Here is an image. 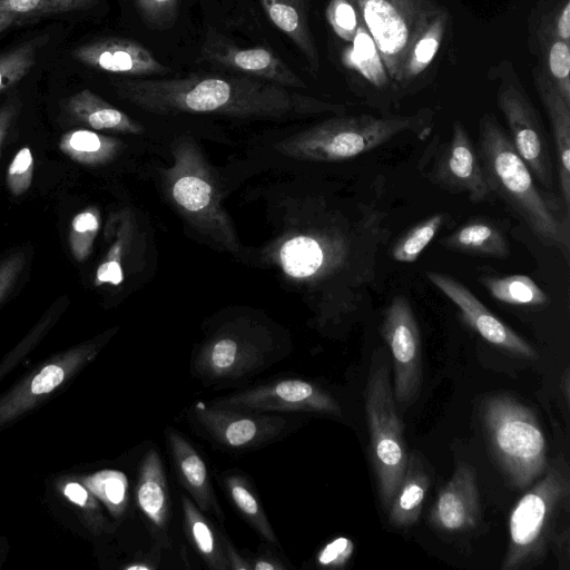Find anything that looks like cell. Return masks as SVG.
<instances>
[{"instance_id":"cell-31","label":"cell","mask_w":570,"mask_h":570,"mask_svg":"<svg viewBox=\"0 0 570 570\" xmlns=\"http://www.w3.org/2000/svg\"><path fill=\"white\" fill-rule=\"evenodd\" d=\"M448 21L449 16L444 11L431 21L414 42L405 65L402 88H406L433 61L443 40Z\"/></svg>"},{"instance_id":"cell-47","label":"cell","mask_w":570,"mask_h":570,"mask_svg":"<svg viewBox=\"0 0 570 570\" xmlns=\"http://www.w3.org/2000/svg\"><path fill=\"white\" fill-rule=\"evenodd\" d=\"M223 546L225 556L228 563V569L232 570H252V562L244 559L229 542V540L223 535Z\"/></svg>"},{"instance_id":"cell-12","label":"cell","mask_w":570,"mask_h":570,"mask_svg":"<svg viewBox=\"0 0 570 570\" xmlns=\"http://www.w3.org/2000/svg\"><path fill=\"white\" fill-rule=\"evenodd\" d=\"M209 403L258 413H318L342 416V407L331 392L315 382L299 377L273 380L213 399Z\"/></svg>"},{"instance_id":"cell-22","label":"cell","mask_w":570,"mask_h":570,"mask_svg":"<svg viewBox=\"0 0 570 570\" xmlns=\"http://www.w3.org/2000/svg\"><path fill=\"white\" fill-rule=\"evenodd\" d=\"M532 73L551 126L560 197L570 210V105L564 101L541 66L535 67Z\"/></svg>"},{"instance_id":"cell-28","label":"cell","mask_w":570,"mask_h":570,"mask_svg":"<svg viewBox=\"0 0 570 570\" xmlns=\"http://www.w3.org/2000/svg\"><path fill=\"white\" fill-rule=\"evenodd\" d=\"M114 137L88 129H75L61 136L59 148L72 160L82 165H104L111 161L122 148Z\"/></svg>"},{"instance_id":"cell-45","label":"cell","mask_w":570,"mask_h":570,"mask_svg":"<svg viewBox=\"0 0 570 570\" xmlns=\"http://www.w3.org/2000/svg\"><path fill=\"white\" fill-rule=\"evenodd\" d=\"M569 527L566 525L562 529H558L550 544V549L553 550L559 561V568L563 570L569 569Z\"/></svg>"},{"instance_id":"cell-36","label":"cell","mask_w":570,"mask_h":570,"mask_svg":"<svg viewBox=\"0 0 570 570\" xmlns=\"http://www.w3.org/2000/svg\"><path fill=\"white\" fill-rule=\"evenodd\" d=\"M99 0H0V12L14 16L22 23L50 16L91 9Z\"/></svg>"},{"instance_id":"cell-8","label":"cell","mask_w":570,"mask_h":570,"mask_svg":"<svg viewBox=\"0 0 570 570\" xmlns=\"http://www.w3.org/2000/svg\"><path fill=\"white\" fill-rule=\"evenodd\" d=\"M171 154L174 161L165 170V183L173 203L196 229L235 253L236 232L198 146L191 138L181 137L173 145Z\"/></svg>"},{"instance_id":"cell-23","label":"cell","mask_w":570,"mask_h":570,"mask_svg":"<svg viewBox=\"0 0 570 570\" xmlns=\"http://www.w3.org/2000/svg\"><path fill=\"white\" fill-rule=\"evenodd\" d=\"M430 483L431 473L421 453L409 452L403 479L387 510L392 527L406 529L419 520Z\"/></svg>"},{"instance_id":"cell-17","label":"cell","mask_w":570,"mask_h":570,"mask_svg":"<svg viewBox=\"0 0 570 570\" xmlns=\"http://www.w3.org/2000/svg\"><path fill=\"white\" fill-rule=\"evenodd\" d=\"M96 344H85L56 356L29 374L0 399V426L36 406L69 380L98 353Z\"/></svg>"},{"instance_id":"cell-18","label":"cell","mask_w":570,"mask_h":570,"mask_svg":"<svg viewBox=\"0 0 570 570\" xmlns=\"http://www.w3.org/2000/svg\"><path fill=\"white\" fill-rule=\"evenodd\" d=\"M71 55L91 69L126 77L140 78L170 72L148 49L130 39H96L78 46Z\"/></svg>"},{"instance_id":"cell-11","label":"cell","mask_w":570,"mask_h":570,"mask_svg":"<svg viewBox=\"0 0 570 570\" xmlns=\"http://www.w3.org/2000/svg\"><path fill=\"white\" fill-rule=\"evenodd\" d=\"M380 331L392 354L396 407L405 411L420 395L423 363L419 324L404 295L395 296L386 306Z\"/></svg>"},{"instance_id":"cell-49","label":"cell","mask_w":570,"mask_h":570,"mask_svg":"<svg viewBox=\"0 0 570 570\" xmlns=\"http://www.w3.org/2000/svg\"><path fill=\"white\" fill-rule=\"evenodd\" d=\"M286 568L287 567L274 556L261 554L252 562V569L254 570H285Z\"/></svg>"},{"instance_id":"cell-21","label":"cell","mask_w":570,"mask_h":570,"mask_svg":"<svg viewBox=\"0 0 570 570\" xmlns=\"http://www.w3.org/2000/svg\"><path fill=\"white\" fill-rule=\"evenodd\" d=\"M165 434L176 474L190 499L205 514H210L224 523V513L202 455L185 435L174 428H167Z\"/></svg>"},{"instance_id":"cell-44","label":"cell","mask_w":570,"mask_h":570,"mask_svg":"<svg viewBox=\"0 0 570 570\" xmlns=\"http://www.w3.org/2000/svg\"><path fill=\"white\" fill-rule=\"evenodd\" d=\"M354 550L353 542L344 537L336 538L327 543L317 556V563L327 568L343 567Z\"/></svg>"},{"instance_id":"cell-35","label":"cell","mask_w":570,"mask_h":570,"mask_svg":"<svg viewBox=\"0 0 570 570\" xmlns=\"http://www.w3.org/2000/svg\"><path fill=\"white\" fill-rule=\"evenodd\" d=\"M450 218L446 213H436L417 223L394 243L391 257L400 263H414Z\"/></svg>"},{"instance_id":"cell-39","label":"cell","mask_w":570,"mask_h":570,"mask_svg":"<svg viewBox=\"0 0 570 570\" xmlns=\"http://www.w3.org/2000/svg\"><path fill=\"white\" fill-rule=\"evenodd\" d=\"M58 487L67 500L80 509L87 528L95 535L110 531V524L102 514L98 499L81 482L59 481Z\"/></svg>"},{"instance_id":"cell-14","label":"cell","mask_w":570,"mask_h":570,"mask_svg":"<svg viewBox=\"0 0 570 570\" xmlns=\"http://www.w3.org/2000/svg\"><path fill=\"white\" fill-rule=\"evenodd\" d=\"M429 177L448 191L465 194L473 204L492 202L495 198L488 184L476 146L459 120L453 122L451 138L440 148Z\"/></svg>"},{"instance_id":"cell-5","label":"cell","mask_w":570,"mask_h":570,"mask_svg":"<svg viewBox=\"0 0 570 570\" xmlns=\"http://www.w3.org/2000/svg\"><path fill=\"white\" fill-rule=\"evenodd\" d=\"M423 124L420 115H336L277 141L274 149L297 160L341 161L375 149Z\"/></svg>"},{"instance_id":"cell-20","label":"cell","mask_w":570,"mask_h":570,"mask_svg":"<svg viewBox=\"0 0 570 570\" xmlns=\"http://www.w3.org/2000/svg\"><path fill=\"white\" fill-rule=\"evenodd\" d=\"M136 502L160 548H170V503L166 471L156 448H150L139 465Z\"/></svg>"},{"instance_id":"cell-42","label":"cell","mask_w":570,"mask_h":570,"mask_svg":"<svg viewBox=\"0 0 570 570\" xmlns=\"http://www.w3.org/2000/svg\"><path fill=\"white\" fill-rule=\"evenodd\" d=\"M145 23L154 29L168 28L177 16L178 0H135Z\"/></svg>"},{"instance_id":"cell-27","label":"cell","mask_w":570,"mask_h":570,"mask_svg":"<svg viewBox=\"0 0 570 570\" xmlns=\"http://www.w3.org/2000/svg\"><path fill=\"white\" fill-rule=\"evenodd\" d=\"M187 537L206 566L214 570H227L228 563L223 546V535L213 527L206 514L190 497H180Z\"/></svg>"},{"instance_id":"cell-29","label":"cell","mask_w":570,"mask_h":570,"mask_svg":"<svg viewBox=\"0 0 570 570\" xmlns=\"http://www.w3.org/2000/svg\"><path fill=\"white\" fill-rule=\"evenodd\" d=\"M224 485L230 501L247 523L271 544L279 546L278 538L252 484L240 473H228Z\"/></svg>"},{"instance_id":"cell-51","label":"cell","mask_w":570,"mask_h":570,"mask_svg":"<svg viewBox=\"0 0 570 570\" xmlns=\"http://www.w3.org/2000/svg\"><path fill=\"white\" fill-rule=\"evenodd\" d=\"M22 22L17 19L14 16L7 13V12H0V33L3 31L10 29L11 27L21 26Z\"/></svg>"},{"instance_id":"cell-4","label":"cell","mask_w":570,"mask_h":570,"mask_svg":"<svg viewBox=\"0 0 570 570\" xmlns=\"http://www.w3.org/2000/svg\"><path fill=\"white\" fill-rule=\"evenodd\" d=\"M569 498L570 468L561 453L511 511L501 570L530 569L544 561Z\"/></svg>"},{"instance_id":"cell-41","label":"cell","mask_w":570,"mask_h":570,"mask_svg":"<svg viewBox=\"0 0 570 570\" xmlns=\"http://www.w3.org/2000/svg\"><path fill=\"white\" fill-rule=\"evenodd\" d=\"M326 17L335 33L352 41L357 29L358 16L351 0H331Z\"/></svg>"},{"instance_id":"cell-24","label":"cell","mask_w":570,"mask_h":570,"mask_svg":"<svg viewBox=\"0 0 570 570\" xmlns=\"http://www.w3.org/2000/svg\"><path fill=\"white\" fill-rule=\"evenodd\" d=\"M440 244L451 250L484 257L507 258L509 240L501 227L488 217H472Z\"/></svg>"},{"instance_id":"cell-6","label":"cell","mask_w":570,"mask_h":570,"mask_svg":"<svg viewBox=\"0 0 570 570\" xmlns=\"http://www.w3.org/2000/svg\"><path fill=\"white\" fill-rule=\"evenodd\" d=\"M482 419L493 458L505 479L522 490L547 470V442L534 412L507 395L490 396Z\"/></svg>"},{"instance_id":"cell-43","label":"cell","mask_w":570,"mask_h":570,"mask_svg":"<svg viewBox=\"0 0 570 570\" xmlns=\"http://www.w3.org/2000/svg\"><path fill=\"white\" fill-rule=\"evenodd\" d=\"M32 173V154L28 147H23L16 154L7 171V185L10 191L16 196L26 193L31 185Z\"/></svg>"},{"instance_id":"cell-38","label":"cell","mask_w":570,"mask_h":570,"mask_svg":"<svg viewBox=\"0 0 570 570\" xmlns=\"http://www.w3.org/2000/svg\"><path fill=\"white\" fill-rule=\"evenodd\" d=\"M132 238L130 219L124 218L115 240L96 271L95 285H119L124 281L122 261Z\"/></svg>"},{"instance_id":"cell-16","label":"cell","mask_w":570,"mask_h":570,"mask_svg":"<svg viewBox=\"0 0 570 570\" xmlns=\"http://www.w3.org/2000/svg\"><path fill=\"white\" fill-rule=\"evenodd\" d=\"M426 276L456 305L464 322L487 342L515 357L538 358L533 346L497 317L459 279L440 272H429Z\"/></svg>"},{"instance_id":"cell-9","label":"cell","mask_w":570,"mask_h":570,"mask_svg":"<svg viewBox=\"0 0 570 570\" xmlns=\"http://www.w3.org/2000/svg\"><path fill=\"white\" fill-rule=\"evenodd\" d=\"M371 35L387 77L400 87L410 51L444 10L434 0H351Z\"/></svg>"},{"instance_id":"cell-37","label":"cell","mask_w":570,"mask_h":570,"mask_svg":"<svg viewBox=\"0 0 570 570\" xmlns=\"http://www.w3.org/2000/svg\"><path fill=\"white\" fill-rule=\"evenodd\" d=\"M352 42L353 61L356 68L375 87L383 88L387 83V76H385L386 72L376 46L360 18Z\"/></svg>"},{"instance_id":"cell-7","label":"cell","mask_w":570,"mask_h":570,"mask_svg":"<svg viewBox=\"0 0 570 570\" xmlns=\"http://www.w3.org/2000/svg\"><path fill=\"white\" fill-rule=\"evenodd\" d=\"M391 365L385 350L371 358L364 390V407L370 433L371 460L381 505L387 512L403 479L409 451L396 407Z\"/></svg>"},{"instance_id":"cell-32","label":"cell","mask_w":570,"mask_h":570,"mask_svg":"<svg viewBox=\"0 0 570 570\" xmlns=\"http://www.w3.org/2000/svg\"><path fill=\"white\" fill-rule=\"evenodd\" d=\"M544 27L540 32L544 63L542 68L564 101L570 105V43L561 40L553 28Z\"/></svg>"},{"instance_id":"cell-50","label":"cell","mask_w":570,"mask_h":570,"mask_svg":"<svg viewBox=\"0 0 570 570\" xmlns=\"http://www.w3.org/2000/svg\"><path fill=\"white\" fill-rule=\"evenodd\" d=\"M18 265H20V261L13 259L0 268V299L4 291L7 289L10 281L13 279L18 269Z\"/></svg>"},{"instance_id":"cell-10","label":"cell","mask_w":570,"mask_h":570,"mask_svg":"<svg viewBox=\"0 0 570 570\" xmlns=\"http://www.w3.org/2000/svg\"><path fill=\"white\" fill-rule=\"evenodd\" d=\"M195 424L217 445L249 450L272 443L296 429L297 421L279 413L220 407L198 401L191 406Z\"/></svg>"},{"instance_id":"cell-3","label":"cell","mask_w":570,"mask_h":570,"mask_svg":"<svg viewBox=\"0 0 570 570\" xmlns=\"http://www.w3.org/2000/svg\"><path fill=\"white\" fill-rule=\"evenodd\" d=\"M291 352L288 343L262 323L235 320L208 333L193 353L190 376L205 386L253 377Z\"/></svg>"},{"instance_id":"cell-1","label":"cell","mask_w":570,"mask_h":570,"mask_svg":"<svg viewBox=\"0 0 570 570\" xmlns=\"http://www.w3.org/2000/svg\"><path fill=\"white\" fill-rule=\"evenodd\" d=\"M112 86L121 99L160 116L208 114L285 119L345 111L343 105L245 75L195 72L177 78H125L115 80Z\"/></svg>"},{"instance_id":"cell-15","label":"cell","mask_w":570,"mask_h":570,"mask_svg":"<svg viewBox=\"0 0 570 570\" xmlns=\"http://www.w3.org/2000/svg\"><path fill=\"white\" fill-rule=\"evenodd\" d=\"M197 60L287 88H306L303 79L272 50L242 48L213 28L207 30Z\"/></svg>"},{"instance_id":"cell-48","label":"cell","mask_w":570,"mask_h":570,"mask_svg":"<svg viewBox=\"0 0 570 570\" xmlns=\"http://www.w3.org/2000/svg\"><path fill=\"white\" fill-rule=\"evenodd\" d=\"M556 35L567 43H570V1L563 3L556 23L553 26Z\"/></svg>"},{"instance_id":"cell-34","label":"cell","mask_w":570,"mask_h":570,"mask_svg":"<svg viewBox=\"0 0 570 570\" xmlns=\"http://www.w3.org/2000/svg\"><path fill=\"white\" fill-rule=\"evenodd\" d=\"M81 483L100 500L114 518L120 519L128 504V481L116 470H102L81 478Z\"/></svg>"},{"instance_id":"cell-40","label":"cell","mask_w":570,"mask_h":570,"mask_svg":"<svg viewBox=\"0 0 570 570\" xmlns=\"http://www.w3.org/2000/svg\"><path fill=\"white\" fill-rule=\"evenodd\" d=\"M99 226L100 217L96 208H87L72 218L69 243L71 253L78 262H83L90 255Z\"/></svg>"},{"instance_id":"cell-19","label":"cell","mask_w":570,"mask_h":570,"mask_svg":"<svg viewBox=\"0 0 570 570\" xmlns=\"http://www.w3.org/2000/svg\"><path fill=\"white\" fill-rule=\"evenodd\" d=\"M479 517L480 494L475 470L466 462H461L438 493L430 522L440 531L460 532L474 528Z\"/></svg>"},{"instance_id":"cell-25","label":"cell","mask_w":570,"mask_h":570,"mask_svg":"<svg viewBox=\"0 0 570 570\" xmlns=\"http://www.w3.org/2000/svg\"><path fill=\"white\" fill-rule=\"evenodd\" d=\"M275 27L299 49L313 71L320 69V56L308 23L305 0H261Z\"/></svg>"},{"instance_id":"cell-26","label":"cell","mask_w":570,"mask_h":570,"mask_svg":"<svg viewBox=\"0 0 570 570\" xmlns=\"http://www.w3.org/2000/svg\"><path fill=\"white\" fill-rule=\"evenodd\" d=\"M66 108L73 118L96 130L134 135L145 130L140 122L89 89H82L72 95L67 100Z\"/></svg>"},{"instance_id":"cell-13","label":"cell","mask_w":570,"mask_h":570,"mask_svg":"<svg viewBox=\"0 0 570 570\" xmlns=\"http://www.w3.org/2000/svg\"><path fill=\"white\" fill-rule=\"evenodd\" d=\"M498 106L509 128V137L538 184L554 193L552 156L539 114L521 88L503 82L498 92Z\"/></svg>"},{"instance_id":"cell-30","label":"cell","mask_w":570,"mask_h":570,"mask_svg":"<svg viewBox=\"0 0 570 570\" xmlns=\"http://www.w3.org/2000/svg\"><path fill=\"white\" fill-rule=\"evenodd\" d=\"M480 283L489 294L499 302L521 305L542 306L549 301L546 292L529 276H483Z\"/></svg>"},{"instance_id":"cell-2","label":"cell","mask_w":570,"mask_h":570,"mask_svg":"<svg viewBox=\"0 0 570 570\" xmlns=\"http://www.w3.org/2000/svg\"><path fill=\"white\" fill-rule=\"evenodd\" d=\"M476 150L494 197L543 245L570 256V210L560 196L544 190L492 114L479 122Z\"/></svg>"},{"instance_id":"cell-46","label":"cell","mask_w":570,"mask_h":570,"mask_svg":"<svg viewBox=\"0 0 570 570\" xmlns=\"http://www.w3.org/2000/svg\"><path fill=\"white\" fill-rule=\"evenodd\" d=\"M18 102L19 101L17 99L10 101L8 100L4 105L0 107V149L1 144L8 132V129L19 110Z\"/></svg>"},{"instance_id":"cell-33","label":"cell","mask_w":570,"mask_h":570,"mask_svg":"<svg viewBox=\"0 0 570 570\" xmlns=\"http://www.w3.org/2000/svg\"><path fill=\"white\" fill-rule=\"evenodd\" d=\"M48 39L47 35L33 37L0 53V92L13 87L30 72Z\"/></svg>"}]
</instances>
